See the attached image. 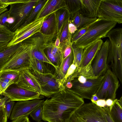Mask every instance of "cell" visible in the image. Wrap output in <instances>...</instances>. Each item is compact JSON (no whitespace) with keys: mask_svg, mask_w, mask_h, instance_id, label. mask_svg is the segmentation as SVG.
I'll return each mask as SVG.
<instances>
[{"mask_svg":"<svg viewBox=\"0 0 122 122\" xmlns=\"http://www.w3.org/2000/svg\"><path fill=\"white\" fill-rule=\"evenodd\" d=\"M91 64L92 62H91L83 68H79L76 67L74 72L67 78V80L71 81L74 79L80 76H83L87 79L97 77L94 75Z\"/></svg>","mask_w":122,"mask_h":122,"instance_id":"obj_24","label":"cell"},{"mask_svg":"<svg viewBox=\"0 0 122 122\" xmlns=\"http://www.w3.org/2000/svg\"><path fill=\"white\" fill-rule=\"evenodd\" d=\"M36 122H39L42 120V106H39L33 111L29 115Z\"/></svg>","mask_w":122,"mask_h":122,"instance_id":"obj_33","label":"cell"},{"mask_svg":"<svg viewBox=\"0 0 122 122\" xmlns=\"http://www.w3.org/2000/svg\"><path fill=\"white\" fill-rule=\"evenodd\" d=\"M9 18V13L8 10L0 14V24L8 28Z\"/></svg>","mask_w":122,"mask_h":122,"instance_id":"obj_38","label":"cell"},{"mask_svg":"<svg viewBox=\"0 0 122 122\" xmlns=\"http://www.w3.org/2000/svg\"><path fill=\"white\" fill-rule=\"evenodd\" d=\"M57 22L55 12L47 16L43 21L40 33L45 36L56 35Z\"/></svg>","mask_w":122,"mask_h":122,"instance_id":"obj_19","label":"cell"},{"mask_svg":"<svg viewBox=\"0 0 122 122\" xmlns=\"http://www.w3.org/2000/svg\"><path fill=\"white\" fill-rule=\"evenodd\" d=\"M8 98L4 96L2 94L0 95V107L3 106L5 101Z\"/></svg>","mask_w":122,"mask_h":122,"instance_id":"obj_47","label":"cell"},{"mask_svg":"<svg viewBox=\"0 0 122 122\" xmlns=\"http://www.w3.org/2000/svg\"><path fill=\"white\" fill-rule=\"evenodd\" d=\"M22 44V42H20L14 45L7 46L0 50V71Z\"/></svg>","mask_w":122,"mask_h":122,"instance_id":"obj_21","label":"cell"},{"mask_svg":"<svg viewBox=\"0 0 122 122\" xmlns=\"http://www.w3.org/2000/svg\"><path fill=\"white\" fill-rule=\"evenodd\" d=\"M9 100L13 101H22L41 99L38 92L29 91L19 87L15 84L9 86L3 93Z\"/></svg>","mask_w":122,"mask_h":122,"instance_id":"obj_14","label":"cell"},{"mask_svg":"<svg viewBox=\"0 0 122 122\" xmlns=\"http://www.w3.org/2000/svg\"><path fill=\"white\" fill-rule=\"evenodd\" d=\"M44 17L35 19L32 21L22 25L14 32V36L7 46H9L21 42L25 40L40 32Z\"/></svg>","mask_w":122,"mask_h":122,"instance_id":"obj_9","label":"cell"},{"mask_svg":"<svg viewBox=\"0 0 122 122\" xmlns=\"http://www.w3.org/2000/svg\"><path fill=\"white\" fill-rule=\"evenodd\" d=\"M81 7L79 11L83 16L88 18H97L101 0H81Z\"/></svg>","mask_w":122,"mask_h":122,"instance_id":"obj_17","label":"cell"},{"mask_svg":"<svg viewBox=\"0 0 122 122\" xmlns=\"http://www.w3.org/2000/svg\"><path fill=\"white\" fill-rule=\"evenodd\" d=\"M30 71L38 81L43 89L50 97L66 88L57 78L56 75L51 73L42 74L33 71Z\"/></svg>","mask_w":122,"mask_h":122,"instance_id":"obj_10","label":"cell"},{"mask_svg":"<svg viewBox=\"0 0 122 122\" xmlns=\"http://www.w3.org/2000/svg\"><path fill=\"white\" fill-rule=\"evenodd\" d=\"M65 6L64 0H47L35 19L47 17Z\"/></svg>","mask_w":122,"mask_h":122,"instance_id":"obj_18","label":"cell"},{"mask_svg":"<svg viewBox=\"0 0 122 122\" xmlns=\"http://www.w3.org/2000/svg\"><path fill=\"white\" fill-rule=\"evenodd\" d=\"M72 44L73 43L71 42L67 45L63 46L61 47H59L62 52V61L71 53L72 51Z\"/></svg>","mask_w":122,"mask_h":122,"instance_id":"obj_37","label":"cell"},{"mask_svg":"<svg viewBox=\"0 0 122 122\" xmlns=\"http://www.w3.org/2000/svg\"><path fill=\"white\" fill-rule=\"evenodd\" d=\"M106 100L105 99H99L94 104L100 107H104L106 106Z\"/></svg>","mask_w":122,"mask_h":122,"instance_id":"obj_45","label":"cell"},{"mask_svg":"<svg viewBox=\"0 0 122 122\" xmlns=\"http://www.w3.org/2000/svg\"><path fill=\"white\" fill-rule=\"evenodd\" d=\"M8 6L7 4L2 2L0 0V14L8 10L7 7Z\"/></svg>","mask_w":122,"mask_h":122,"instance_id":"obj_46","label":"cell"},{"mask_svg":"<svg viewBox=\"0 0 122 122\" xmlns=\"http://www.w3.org/2000/svg\"><path fill=\"white\" fill-rule=\"evenodd\" d=\"M73 59L74 55L72 51L71 53L62 61L59 66L56 69V75L61 84L69 68L73 63Z\"/></svg>","mask_w":122,"mask_h":122,"instance_id":"obj_22","label":"cell"},{"mask_svg":"<svg viewBox=\"0 0 122 122\" xmlns=\"http://www.w3.org/2000/svg\"><path fill=\"white\" fill-rule=\"evenodd\" d=\"M68 29L70 33L72 35L78 30L77 27L73 23L69 22Z\"/></svg>","mask_w":122,"mask_h":122,"instance_id":"obj_42","label":"cell"},{"mask_svg":"<svg viewBox=\"0 0 122 122\" xmlns=\"http://www.w3.org/2000/svg\"><path fill=\"white\" fill-rule=\"evenodd\" d=\"M16 85L19 87L29 91L37 92L41 95L50 97L43 89L30 70L26 69L21 71L19 80Z\"/></svg>","mask_w":122,"mask_h":122,"instance_id":"obj_13","label":"cell"},{"mask_svg":"<svg viewBox=\"0 0 122 122\" xmlns=\"http://www.w3.org/2000/svg\"><path fill=\"white\" fill-rule=\"evenodd\" d=\"M30 60L31 69L33 71L42 74L51 73L50 70L45 65L44 62L33 58L31 54Z\"/></svg>","mask_w":122,"mask_h":122,"instance_id":"obj_28","label":"cell"},{"mask_svg":"<svg viewBox=\"0 0 122 122\" xmlns=\"http://www.w3.org/2000/svg\"><path fill=\"white\" fill-rule=\"evenodd\" d=\"M44 101L42 120L48 122H68L84 103L83 99L66 88Z\"/></svg>","mask_w":122,"mask_h":122,"instance_id":"obj_1","label":"cell"},{"mask_svg":"<svg viewBox=\"0 0 122 122\" xmlns=\"http://www.w3.org/2000/svg\"><path fill=\"white\" fill-rule=\"evenodd\" d=\"M38 1L25 0L10 5L8 22L10 30L14 32L25 23Z\"/></svg>","mask_w":122,"mask_h":122,"instance_id":"obj_4","label":"cell"},{"mask_svg":"<svg viewBox=\"0 0 122 122\" xmlns=\"http://www.w3.org/2000/svg\"><path fill=\"white\" fill-rule=\"evenodd\" d=\"M57 22L56 36L58 37L63 25L70 17V14L65 7L55 12Z\"/></svg>","mask_w":122,"mask_h":122,"instance_id":"obj_25","label":"cell"},{"mask_svg":"<svg viewBox=\"0 0 122 122\" xmlns=\"http://www.w3.org/2000/svg\"><path fill=\"white\" fill-rule=\"evenodd\" d=\"M96 94L92 95V98L90 100L92 102L94 103L95 102L99 99Z\"/></svg>","mask_w":122,"mask_h":122,"instance_id":"obj_50","label":"cell"},{"mask_svg":"<svg viewBox=\"0 0 122 122\" xmlns=\"http://www.w3.org/2000/svg\"><path fill=\"white\" fill-rule=\"evenodd\" d=\"M14 82L10 80L3 78H0V93L1 94L5 92L7 88Z\"/></svg>","mask_w":122,"mask_h":122,"instance_id":"obj_35","label":"cell"},{"mask_svg":"<svg viewBox=\"0 0 122 122\" xmlns=\"http://www.w3.org/2000/svg\"><path fill=\"white\" fill-rule=\"evenodd\" d=\"M72 49L74 55L72 63L75 65L77 67H78L81 63L83 49L76 47L72 45Z\"/></svg>","mask_w":122,"mask_h":122,"instance_id":"obj_32","label":"cell"},{"mask_svg":"<svg viewBox=\"0 0 122 122\" xmlns=\"http://www.w3.org/2000/svg\"><path fill=\"white\" fill-rule=\"evenodd\" d=\"M68 122H78L77 116L75 112L71 116Z\"/></svg>","mask_w":122,"mask_h":122,"instance_id":"obj_48","label":"cell"},{"mask_svg":"<svg viewBox=\"0 0 122 122\" xmlns=\"http://www.w3.org/2000/svg\"><path fill=\"white\" fill-rule=\"evenodd\" d=\"M21 71H10L1 72L0 78L10 80L14 82V84H16L19 80Z\"/></svg>","mask_w":122,"mask_h":122,"instance_id":"obj_31","label":"cell"},{"mask_svg":"<svg viewBox=\"0 0 122 122\" xmlns=\"http://www.w3.org/2000/svg\"><path fill=\"white\" fill-rule=\"evenodd\" d=\"M2 95V94H0V95Z\"/></svg>","mask_w":122,"mask_h":122,"instance_id":"obj_55","label":"cell"},{"mask_svg":"<svg viewBox=\"0 0 122 122\" xmlns=\"http://www.w3.org/2000/svg\"><path fill=\"white\" fill-rule=\"evenodd\" d=\"M51 41L46 43L44 52L49 61L56 69L62 62V52L59 47L56 46L54 43Z\"/></svg>","mask_w":122,"mask_h":122,"instance_id":"obj_16","label":"cell"},{"mask_svg":"<svg viewBox=\"0 0 122 122\" xmlns=\"http://www.w3.org/2000/svg\"><path fill=\"white\" fill-rule=\"evenodd\" d=\"M122 98L121 96L119 100L115 99L109 107L110 115L114 122H122Z\"/></svg>","mask_w":122,"mask_h":122,"instance_id":"obj_23","label":"cell"},{"mask_svg":"<svg viewBox=\"0 0 122 122\" xmlns=\"http://www.w3.org/2000/svg\"><path fill=\"white\" fill-rule=\"evenodd\" d=\"M15 103L14 101L8 99L5 101L3 105L7 118H9L10 117Z\"/></svg>","mask_w":122,"mask_h":122,"instance_id":"obj_36","label":"cell"},{"mask_svg":"<svg viewBox=\"0 0 122 122\" xmlns=\"http://www.w3.org/2000/svg\"><path fill=\"white\" fill-rule=\"evenodd\" d=\"M103 42L100 39L83 49L81 63L77 67L83 68L92 62L100 49Z\"/></svg>","mask_w":122,"mask_h":122,"instance_id":"obj_15","label":"cell"},{"mask_svg":"<svg viewBox=\"0 0 122 122\" xmlns=\"http://www.w3.org/2000/svg\"><path fill=\"white\" fill-rule=\"evenodd\" d=\"M3 107V106L0 107V109L2 108Z\"/></svg>","mask_w":122,"mask_h":122,"instance_id":"obj_54","label":"cell"},{"mask_svg":"<svg viewBox=\"0 0 122 122\" xmlns=\"http://www.w3.org/2000/svg\"><path fill=\"white\" fill-rule=\"evenodd\" d=\"M19 49L1 69L0 72L6 71H21L32 69L30 60L34 43L31 36L21 42Z\"/></svg>","mask_w":122,"mask_h":122,"instance_id":"obj_3","label":"cell"},{"mask_svg":"<svg viewBox=\"0 0 122 122\" xmlns=\"http://www.w3.org/2000/svg\"><path fill=\"white\" fill-rule=\"evenodd\" d=\"M92 24L76 30L72 35L71 42L73 43L83 36L87 31L89 26Z\"/></svg>","mask_w":122,"mask_h":122,"instance_id":"obj_34","label":"cell"},{"mask_svg":"<svg viewBox=\"0 0 122 122\" xmlns=\"http://www.w3.org/2000/svg\"><path fill=\"white\" fill-rule=\"evenodd\" d=\"M3 3H4L9 5L12 4L22 2L25 0H0Z\"/></svg>","mask_w":122,"mask_h":122,"instance_id":"obj_43","label":"cell"},{"mask_svg":"<svg viewBox=\"0 0 122 122\" xmlns=\"http://www.w3.org/2000/svg\"><path fill=\"white\" fill-rule=\"evenodd\" d=\"M7 117L3 107L0 109V122H7Z\"/></svg>","mask_w":122,"mask_h":122,"instance_id":"obj_41","label":"cell"},{"mask_svg":"<svg viewBox=\"0 0 122 122\" xmlns=\"http://www.w3.org/2000/svg\"><path fill=\"white\" fill-rule=\"evenodd\" d=\"M104 77V75L87 79L83 83H80L75 78L71 81L72 86L69 89L83 99L91 100L92 95L96 93L102 83Z\"/></svg>","mask_w":122,"mask_h":122,"instance_id":"obj_6","label":"cell"},{"mask_svg":"<svg viewBox=\"0 0 122 122\" xmlns=\"http://www.w3.org/2000/svg\"><path fill=\"white\" fill-rule=\"evenodd\" d=\"M44 101L39 99L18 101L14 106L10 119L13 120L22 117H28L34 109L42 106Z\"/></svg>","mask_w":122,"mask_h":122,"instance_id":"obj_12","label":"cell"},{"mask_svg":"<svg viewBox=\"0 0 122 122\" xmlns=\"http://www.w3.org/2000/svg\"><path fill=\"white\" fill-rule=\"evenodd\" d=\"M102 108L107 122H114L110 115L109 107L107 106Z\"/></svg>","mask_w":122,"mask_h":122,"instance_id":"obj_40","label":"cell"},{"mask_svg":"<svg viewBox=\"0 0 122 122\" xmlns=\"http://www.w3.org/2000/svg\"></svg>","mask_w":122,"mask_h":122,"instance_id":"obj_56","label":"cell"},{"mask_svg":"<svg viewBox=\"0 0 122 122\" xmlns=\"http://www.w3.org/2000/svg\"><path fill=\"white\" fill-rule=\"evenodd\" d=\"M14 34L8 27L0 24V50L7 46Z\"/></svg>","mask_w":122,"mask_h":122,"instance_id":"obj_26","label":"cell"},{"mask_svg":"<svg viewBox=\"0 0 122 122\" xmlns=\"http://www.w3.org/2000/svg\"><path fill=\"white\" fill-rule=\"evenodd\" d=\"M11 122H30L28 117H22L13 120Z\"/></svg>","mask_w":122,"mask_h":122,"instance_id":"obj_44","label":"cell"},{"mask_svg":"<svg viewBox=\"0 0 122 122\" xmlns=\"http://www.w3.org/2000/svg\"><path fill=\"white\" fill-rule=\"evenodd\" d=\"M76 66L75 64H72L69 68L67 73L62 82V85L64 86V85L68 77L71 75L75 71Z\"/></svg>","mask_w":122,"mask_h":122,"instance_id":"obj_39","label":"cell"},{"mask_svg":"<svg viewBox=\"0 0 122 122\" xmlns=\"http://www.w3.org/2000/svg\"><path fill=\"white\" fill-rule=\"evenodd\" d=\"M47 1V0H38L34 7L32 10L25 21L22 25L28 23L35 20L37 14Z\"/></svg>","mask_w":122,"mask_h":122,"instance_id":"obj_30","label":"cell"},{"mask_svg":"<svg viewBox=\"0 0 122 122\" xmlns=\"http://www.w3.org/2000/svg\"><path fill=\"white\" fill-rule=\"evenodd\" d=\"M117 23L115 21L98 18L90 25L86 32L72 45L83 49L97 41L106 37L108 33Z\"/></svg>","mask_w":122,"mask_h":122,"instance_id":"obj_2","label":"cell"},{"mask_svg":"<svg viewBox=\"0 0 122 122\" xmlns=\"http://www.w3.org/2000/svg\"><path fill=\"white\" fill-rule=\"evenodd\" d=\"M106 100V103L107 106L110 107L113 104V101L110 99H108Z\"/></svg>","mask_w":122,"mask_h":122,"instance_id":"obj_51","label":"cell"},{"mask_svg":"<svg viewBox=\"0 0 122 122\" xmlns=\"http://www.w3.org/2000/svg\"><path fill=\"white\" fill-rule=\"evenodd\" d=\"M65 7L69 12L70 16L79 11L81 7V0H65Z\"/></svg>","mask_w":122,"mask_h":122,"instance_id":"obj_29","label":"cell"},{"mask_svg":"<svg viewBox=\"0 0 122 122\" xmlns=\"http://www.w3.org/2000/svg\"><path fill=\"white\" fill-rule=\"evenodd\" d=\"M69 18L64 23L58 36L60 41L59 46L66 45L71 42L72 35L70 33L68 29Z\"/></svg>","mask_w":122,"mask_h":122,"instance_id":"obj_27","label":"cell"},{"mask_svg":"<svg viewBox=\"0 0 122 122\" xmlns=\"http://www.w3.org/2000/svg\"><path fill=\"white\" fill-rule=\"evenodd\" d=\"M75 113L85 122H107L102 108L92 102L84 103Z\"/></svg>","mask_w":122,"mask_h":122,"instance_id":"obj_8","label":"cell"},{"mask_svg":"<svg viewBox=\"0 0 122 122\" xmlns=\"http://www.w3.org/2000/svg\"><path fill=\"white\" fill-rule=\"evenodd\" d=\"M98 18H90L86 17L78 11L70 16L69 22L75 25L78 30L91 24Z\"/></svg>","mask_w":122,"mask_h":122,"instance_id":"obj_20","label":"cell"},{"mask_svg":"<svg viewBox=\"0 0 122 122\" xmlns=\"http://www.w3.org/2000/svg\"><path fill=\"white\" fill-rule=\"evenodd\" d=\"M77 118L78 122H85L82 120L80 119V118L77 117Z\"/></svg>","mask_w":122,"mask_h":122,"instance_id":"obj_53","label":"cell"},{"mask_svg":"<svg viewBox=\"0 0 122 122\" xmlns=\"http://www.w3.org/2000/svg\"><path fill=\"white\" fill-rule=\"evenodd\" d=\"M118 78L109 68L104 74V77L96 94L99 98L106 100L116 99V92L119 86Z\"/></svg>","mask_w":122,"mask_h":122,"instance_id":"obj_7","label":"cell"},{"mask_svg":"<svg viewBox=\"0 0 122 122\" xmlns=\"http://www.w3.org/2000/svg\"><path fill=\"white\" fill-rule=\"evenodd\" d=\"M109 41L107 40L103 42L101 47L93 59L91 64L93 74L96 77L104 75L109 68L107 58Z\"/></svg>","mask_w":122,"mask_h":122,"instance_id":"obj_11","label":"cell"},{"mask_svg":"<svg viewBox=\"0 0 122 122\" xmlns=\"http://www.w3.org/2000/svg\"><path fill=\"white\" fill-rule=\"evenodd\" d=\"M76 78L78 81L81 83L85 82L87 80V79L82 76H79Z\"/></svg>","mask_w":122,"mask_h":122,"instance_id":"obj_49","label":"cell"},{"mask_svg":"<svg viewBox=\"0 0 122 122\" xmlns=\"http://www.w3.org/2000/svg\"><path fill=\"white\" fill-rule=\"evenodd\" d=\"M55 46L56 47L59 46L60 44V41L59 37L56 36V40L54 43Z\"/></svg>","mask_w":122,"mask_h":122,"instance_id":"obj_52","label":"cell"},{"mask_svg":"<svg viewBox=\"0 0 122 122\" xmlns=\"http://www.w3.org/2000/svg\"><path fill=\"white\" fill-rule=\"evenodd\" d=\"M98 18L122 23V0H101Z\"/></svg>","mask_w":122,"mask_h":122,"instance_id":"obj_5","label":"cell"}]
</instances>
